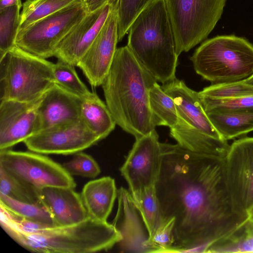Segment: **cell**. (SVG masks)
<instances>
[{
  "mask_svg": "<svg viewBox=\"0 0 253 253\" xmlns=\"http://www.w3.org/2000/svg\"><path fill=\"white\" fill-rule=\"evenodd\" d=\"M247 230L253 234V210L250 212L249 217L245 224Z\"/></svg>",
  "mask_w": 253,
  "mask_h": 253,
  "instance_id": "f35d334b",
  "label": "cell"
},
{
  "mask_svg": "<svg viewBox=\"0 0 253 253\" xmlns=\"http://www.w3.org/2000/svg\"><path fill=\"white\" fill-rule=\"evenodd\" d=\"M15 5L22 6L21 0H0V8H4Z\"/></svg>",
  "mask_w": 253,
  "mask_h": 253,
  "instance_id": "74e56055",
  "label": "cell"
},
{
  "mask_svg": "<svg viewBox=\"0 0 253 253\" xmlns=\"http://www.w3.org/2000/svg\"><path fill=\"white\" fill-rule=\"evenodd\" d=\"M0 206L23 219L55 226L51 214L42 204L21 202L0 194Z\"/></svg>",
  "mask_w": 253,
  "mask_h": 253,
  "instance_id": "484cf974",
  "label": "cell"
},
{
  "mask_svg": "<svg viewBox=\"0 0 253 253\" xmlns=\"http://www.w3.org/2000/svg\"><path fill=\"white\" fill-rule=\"evenodd\" d=\"M53 63L16 45L0 58V101L37 100L55 83Z\"/></svg>",
  "mask_w": 253,
  "mask_h": 253,
  "instance_id": "8992f818",
  "label": "cell"
},
{
  "mask_svg": "<svg viewBox=\"0 0 253 253\" xmlns=\"http://www.w3.org/2000/svg\"><path fill=\"white\" fill-rule=\"evenodd\" d=\"M0 194L21 202L42 204L37 189L14 177L1 168Z\"/></svg>",
  "mask_w": 253,
  "mask_h": 253,
  "instance_id": "f1b7e54d",
  "label": "cell"
},
{
  "mask_svg": "<svg viewBox=\"0 0 253 253\" xmlns=\"http://www.w3.org/2000/svg\"><path fill=\"white\" fill-rule=\"evenodd\" d=\"M77 0H27L20 13V29L53 14Z\"/></svg>",
  "mask_w": 253,
  "mask_h": 253,
  "instance_id": "4316f807",
  "label": "cell"
},
{
  "mask_svg": "<svg viewBox=\"0 0 253 253\" xmlns=\"http://www.w3.org/2000/svg\"><path fill=\"white\" fill-rule=\"evenodd\" d=\"M3 229L19 245L36 253H95L111 249L122 239L112 224L90 216L77 224L48 226L34 233Z\"/></svg>",
  "mask_w": 253,
  "mask_h": 253,
  "instance_id": "277c9868",
  "label": "cell"
},
{
  "mask_svg": "<svg viewBox=\"0 0 253 253\" xmlns=\"http://www.w3.org/2000/svg\"><path fill=\"white\" fill-rule=\"evenodd\" d=\"M75 66L59 60L53 64V73L55 84L83 98L91 92L81 80Z\"/></svg>",
  "mask_w": 253,
  "mask_h": 253,
  "instance_id": "f546056e",
  "label": "cell"
},
{
  "mask_svg": "<svg viewBox=\"0 0 253 253\" xmlns=\"http://www.w3.org/2000/svg\"><path fill=\"white\" fill-rule=\"evenodd\" d=\"M100 140L80 119L40 131L23 142L31 151L42 154H75Z\"/></svg>",
  "mask_w": 253,
  "mask_h": 253,
  "instance_id": "7c38bea8",
  "label": "cell"
},
{
  "mask_svg": "<svg viewBox=\"0 0 253 253\" xmlns=\"http://www.w3.org/2000/svg\"><path fill=\"white\" fill-rule=\"evenodd\" d=\"M178 56L205 40L220 18L226 0H165Z\"/></svg>",
  "mask_w": 253,
  "mask_h": 253,
  "instance_id": "52a82bcc",
  "label": "cell"
},
{
  "mask_svg": "<svg viewBox=\"0 0 253 253\" xmlns=\"http://www.w3.org/2000/svg\"><path fill=\"white\" fill-rule=\"evenodd\" d=\"M81 100L54 84L43 94L38 106L39 131L80 120Z\"/></svg>",
  "mask_w": 253,
  "mask_h": 253,
  "instance_id": "ac0fdd59",
  "label": "cell"
},
{
  "mask_svg": "<svg viewBox=\"0 0 253 253\" xmlns=\"http://www.w3.org/2000/svg\"><path fill=\"white\" fill-rule=\"evenodd\" d=\"M113 6V0H110L100 9L87 13L59 43L54 56L77 66L100 32Z\"/></svg>",
  "mask_w": 253,
  "mask_h": 253,
  "instance_id": "2e32d148",
  "label": "cell"
},
{
  "mask_svg": "<svg viewBox=\"0 0 253 253\" xmlns=\"http://www.w3.org/2000/svg\"><path fill=\"white\" fill-rule=\"evenodd\" d=\"M155 185L163 220L174 219L170 253L204 252L243 226L225 179V158L161 143Z\"/></svg>",
  "mask_w": 253,
  "mask_h": 253,
  "instance_id": "6da1fadb",
  "label": "cell"
},
{
  "mask_svg": "<svg viewBox=\"0 0 253 253\" xmlns=\"http://www.w3.org/2000/svg\"><path fill=\"white\" fill-rule=\"evenodd\" d=\"M224 161L226 184L234 206L240 214L249 216L253 210V137L234 141Z\"/></svg>",
  "mask_w": 253,
  "mask_h": 253,
  "instance_id": "30bf717a",
  "label": "cell"
},
{
  "mask_svg": "<svg viewBox=\"0 0 253 253\" xmlns=\"http://www.w3.org/2000/svg\"><path fill=\"white\" fill-rule=\"evenodd\" d=\"M245 224L227 238L211 245L206 253H253V234Z\"/></svg>",
  "mask_w": 253,
  "mask_h": 253,
  "instance_id": "4dcf8cb0",
  "label": "cell"
},
{
  "mask_svg": "<svg viewBox=\"0 0 253 253\" xmlns=\"http://www.w3.org/2000/svg\"><path fill=\"white\" fill-rule=\"evenodd\" d=\"M170 135L181 147L198 153L225 158L230 146L227 140L210 136L179 122L170 128Z\"/></svg>",
  "mask_w": 253,
  "mask_h": 253,
  "instance_id": "44dd1931",
  "label": "cell"
},
{
  "mask_svg": "<svg viewBox=\"0 0 253 253\" xmlns=\"http://www.w3.org/2000/svg\"><path fill=\"white\" fill-rule=\"evenodd\" d=\"M42 97L30 102L0 101V150L10 149L40 131L38 108Z\"/></svg>",
  "mask_w": 253,
  "mask_h": 253,
  "instance_id": "5bb4252c",
  "label": "cell"
},
{
  "mask_svg": "<svg viewBox=\"0 0 253 253\" xmlns=\"http://www.w3.org/2000/svg\"><path fill=\"white\" fill-rule=\"evenodd\" d=\"M206 114L215 129L225 140L253 131V111Z\"/></svg>",
  "mask_w": 253,
  "mask_h": 253,
  "instance_id": "603a6c76",
  "label": "cell"
},
{
  "mask_svg": "<svg viewBox=\"0 0 253 253\" xmlns=\"http://www.w3.org/2000/svg\"><path fill=\"white\" fill-rule=\"evenodd\" d=\"M243 81L247 84L253 85V74L249 78L243 80Z\"/></svg>",
  "mask_w": 253,
  "mask_h": 253,
  "instance_id": "ab89813d",
  "label": "cell"
},
{
  "mask_svg": "<svg viewBox=\"0 0 253 253\" xmlns=\"http://www.w3.org/2000/svg\"><path fill=\"white\" fill-rule=\"evenodd\" d=\"M199 97L206 113H233L253 111V96L224 99Z\"/></svg>",
  "mask_w": 253,
  "mask_h": 253,
  "instance_id": "1f68e13d",
  "label": "cell"
},
{
  "mask_svg": "<svg viewBox=\"0 0 253 253\" xmlns=\"http://www.w3.org/2000/svg\"><path fill=\"white\" fill-rule=\"evenodd\" d=\"M174 219L163 220L156 230L151 242L160 249V253H170L173 243Z\"/></svg>",
  "mask_w": 253,
  "mask_h": 253,
  "instance_id": "d590c367",
  "label": "cell"
},
{
  "mask_svg": "<svg viewBox=\"0 0 253 253\" xmlns=\"http://www.w3.org/2000/svg\"><path fill=\"white\" fill-rule=\"evenodd\" d=\"M162 163L161 143L154 129L135 139L133 147L120 169L133 195L155 185Z\"/></svg>",
  "mask_w": 253,
  "mask_h": 253,
  "instance_id": "8fae6325",
  "label": "cell"
},
{
  "mask_svg": "<svg viewBox=\"0 0 253 253\" xmlns=\"http://www.w3.org/2000/svg\"><path fill=\"white\" fill-rule=\"evenodd\" d=\"M149 104L156 126H166L170 128L177 124L178 118L174 100L157 82L150 90Z\"/></svg>",
  "mask_w": 253,
  "mask_h": 253,
  "instance_id": "cb8c5ba5",
  "label": "cell"
},
{
  "mask_svg": "<svg viewBox=\"0 0 253 253\" xmlns=\"http://www.w3.org/2000/svg\"><path fill=\"white\" fill-rule=\"evenodd\" d=\"M190 59L196 72L213 84L243 80L253 74V45L233 35L206 41Z\"/></svg>",
  "mask_w": 253,
  "mask_h": 253,
  "instance_id": "5b68a950",
  "label": "cell"
},
{
  "mask_svg": "<svg viewBox=\"0 0 253 253\" xmlns=\"http://www.w3.org/2000/svg\"><path fill=\"white\" fill-rule=\"evenodd\" d=\"M118 3V0H113V8L104 26L77 65L93 87L102 85L117 49Z\"/></svg>",
  "mask_w": 253,
  "mask_h": 253,
  "instance_id": "4fadbf2b",
  "label": "cell"
},
{
  "mask_svg": "<svg viewBox=\"0 0 253 253\" xmlns=\"http://www.w3.org/2000/svg\"><path fill=\"white\" fill-rule=\"evenodd\" d=\"M200 96L214 98H234L253 96V85L243 80L213 84L198 92Z\"/></svg>",
  "mask_w": 253,
  "mask_h": 253,
  "instance_id": "d6a6232c",
  "label": "cell"
},
{
  "mask_svg": "<svg viewBox=\"0 0 253 253\" xmlns=\"http://www.w3.org/2000/svg\"><path fill=\"white\" fill-rule=\"evenodd\" d=\"M39 193L41 203L51 214L55 226L77 224L89 217L81 195L74 188L49 186Z\"/></svg>",
  "mask_w": 253,
  "mask_h": 253,
  "instance_id": "d6986e66",
  "label": "cell"
},
{
  "mask_svg": "<svg viewBox=\"0 0 253 253\" xmlns=\"http://www.w3.org/2000/svg\"><path fill=\"white\" fill-rule=\"evenodd\" d=\"M80 117L100 140L106 138L116 125L106 104L94 92L82 98Z\"/></svg>",
  "mask_w": 253,
  "mask_h": 253,
  "instance_id": "7402d4cb",
  "label": "cell"
},
{
  "mask_svg": "<svg viewBox=\"0 0 253 253\" xmlns=\"http://www.w3.org/2000/svg\"><path fill=\"white\" fill-rule=\"evenodd\" d=\"M161 87L174 100L178 122L210 136L224 139L209 119L198 92L193 90L183 81L176 78L163 84Z\"/></svg>",
  "mask_w": 253,
  "mask_h": 253,
  "instance_id": "e0dca14e",
  "label": "cell"
},
{
  "mask_svg": "<svg viewBox=\"0 0 253 253\" xmlns=\"http://www.w3.org/2000/svg\"><path fill=\"white\" fill-rule=\"evenodd\" d=\"M87 13L94 12L106 4L110 0H84Z\"/></svg>",
  "mask_w": 253,
  "mask_h": 253,
  "instance_id": "8d00e7d4",
  "label": "cell"
},
{
  "mask_svg": "<svg viewBox=\"0 0 253 253\" xmlns=\"http://www.w3.org/2000/svg\"><path fill=\"white\" fill-rule=\"evenodd\" d=\"M0 168L38 191L49 186L75 188L76 183L62 165L33 151L0 150Z\"/></svg>",
  "mask_w": 253,
  "mask_h": 253,
  "instance_id": "9c48e42d",
  "label": "cell"
},
{
  "mask_svg": "<svg viewBox=\"0 0 253 253\" xmlns=\"http://www.w3.org/2000/svg\"><path fill=\"white\" fill-rule=\"evenodd\" d=\"M62 166L71 175L86 178H95L101 172L96 161L82 151L75 154L72 159L63 163Z\"/></svg>",
  "mask_w": 253,
  "mask_h": 253,
  "instance_id": "e575fe53",
  "label": "cell"
},
{
  "mask_svg": "<svg viewBox=\"0 0 253 253\" xmlns=\"http://www.w3.org/2000/svg\"><path fill=\"white\" fill-rule=\"evenodd\" d=\"M117 194L114 179L104 176L86 183L81 195L89 216L99 221H107Z\"/></svg>",
  "mask_w": 253,
  "mask_h": 253,
  "instance_id": "ffe728a7",
  "label": "cell"
},
{
  "mask_svg": "<svg viewBox=\"0 0 253 253\" xmlns=\"http://www.w3.org/2000/svg\"><path fill=\"white\" fill-rule=\"evenodd\" d=\"M131 196L149 233V241L152 243L153 236L163 221L155 186L147 188Z\"/></svg>",
  "mask_w": 253,
  "mask_h": 253,
  "instance_id": "d4e9b609",
  "label": "cell"
},
{
  "mask_svg": "<svg viewBox=\"0 0 253 253\" xmlns=\"http://www.w3.org/2000/svg\"><path fill=\"white\" fill-rule=\"evenodd\" d=\"M21 7L15 5L0 8V58L16 45L20 26Z\"/></svg>",
  "mask_w": 253,
  "mask_h": 253,
  "instance_id": "83f0119b",
  "label": "cell"
},
{
  "mask_svg": "<svg viewBox=\"0 0 253 253\" xmlns=\"http://www.w3.org/2000/svg\"><path fill=\"white\" fill-rule=\"evenodd\" d=\"M87 14L84 0H77L64 8L19 29L15 44L22 49L46 59L66 35Z\"/></svg>",
  "mask_w": 253,
  "mask_h": 253,
  "instance_id": "ba28073f",
  "label": "cell"
},
{
  "mask_svg": "<svg viewBox=\"0 0 253 253\" xmlns=\"http://www.w3.org/2000/svg\"><path fill=\"white\" fill-rule=\"evenodd\" d=\"M128 32L127 47L157 81L176 78L178 56L165 0H152Z\"/></svg>",
  "mask_w": 253,
  "mask_h": 253,
  "instance_id": "3957f363",
  "label": "cell"
},
{
  "mask_svg": "<svg viewBox=\"0 0 253 253\" xmlns=\"http://www.w3.org/2000/svg\"><path fill=\"white\" fill-rule=\"evenodd\" d=\"M127 46L117 49L101 86L116 125L135 139L155 129L149 92L157 82Z\"/></svg>",
  "mask_w": 253,
  "mask_h": 253,
  "instance_id": "7a4b0ae2",
  "label": "cell"
},
{
  "mask_svg": "<svg viewBox=\"0 0 253 253\" xmlns=\"http://www.w3.org/2000/svg\"><path fill=\"white\" fill-rule=\"evenodd\" d=\"M152 0H118V41L122 40L138 15Z\"/></svg>",
  "mask_w": 253,
  "mask_h": 253,
  "instance_id": "836d02e7",
  "label": "cell"
},
{
  "mask_svg": "<svg viewBox=\"0 0 253 253\" xmlns=\"http://www.w3.org/2000/svg\"><path fill=\"white\" fill-rule=\"evenodd\" d=\"M118 208L112 225L121 234L119 243L124 252L160 253L149 241V235L130 193L123 188L118 191Z\"/></svg>",
  "mask_w": 253,
  "mask_h": 253,
  "instance_id": "9a60e30c",
  "label": "cell"
}]
</instances>
